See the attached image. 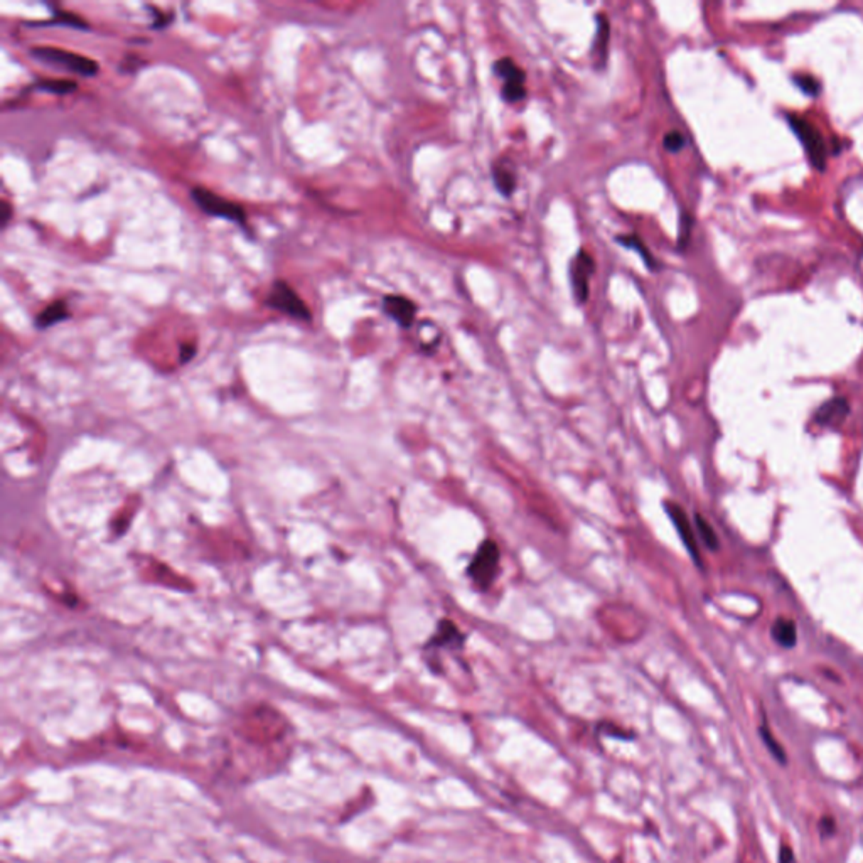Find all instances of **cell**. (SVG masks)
Masks as SVG:
<instances>
[{
  "label": "cell",
  "mask_w": 863,
  "mask_h": 863,
  "mask_svg": "<svg viewBox=\"0 0 863 863\" xmlns=\"http://www.w3.org/2000/svg\"><path fill=\"white\" fill-rule=\"evenodd\" d=\"M499 561L501 552L496 542L486 540L479 545L467 566V575L479 590H488L496 580L497 572H499Z\"/></svg>",
  "instance_id": "6da1fadb"
},
{
  "label": "cell",
  "mask_w": 863,
  "mask_h": 863,
  "mask_svg": "<svg viewBox=\"0 0 863 863\" xmlns=\"http://www.w3.org/2000/svg\"><path fill=\"white\" fill-rule=\"evenodd\" d=\"M191 197L199 209H203L206 214H211L214 218H225L228 221H233L236 225L247 228V213L240 204L228 201L225 197L214 194L206 187H192Z\"/></svg>",
  "instance_id": "7a4b0ae2"
},
{
  "label": "cell",
  "mask_w": 863,
  "mask_h": 863,
  "mask_svg": "<svg viewBox=\"0 0 863 863\" xmlns=\"http://www.w3.org/2000/svg\"><path fill=\"white\" fill-rule=\"evenodd\" d=\"M788 122L791 125L793 132L797 135V139L805 147L808 154L809 162L818 170L826 169V144H824L823 134L818 130L814 123L808 122L806 118L797 117V115H788Z\"/></svg>",
  "instance_id": "3957f363"
},
{
  "label": "cell",
  "mask_w": 863,
  "mask_h": 863,
  "mask_svg": "<svg viewBox=\"0 0 863 863\" xmlns=\"http://www.w3.org/2000/svg\"><path fill=\"white\" fill-rule=\"evenodd\" d=\"M31 56L37 61L58 64V66H63L64 70L81 76H94L98 73L97 61L87 58V56L71 53V51L58 49V47H32Z\"/></svg>",
  "instance_id": "277c9868"
},
{
  "label": "cell",
  "mask_w": 863,
  "mask_h": 863,
  "mask_svg": "<svg viewBox=\"0 0 863 863\" xmlns=\"http://www.w3.org/2000/svg\"><path fill=\"white\" fill-rule=\"evenodd\" d=\"M268 306L299 321H311L312 314L302 299L285 280H277L268 294Z\"/></svg>",
  "instance_id": "5b68a950"
},
{
  "label": "cell",
  "mask_w": 863,
  "mask_h": 863,
  "mask_svg": "<svg viewBox=\"0 0 863 863\" xmlns=\"http://www.w3.org/2000/svg\"><path fill=\"white\" fill-rule=\"evenodd\" d=\"M595 272V261L587 252L580 250L577 253L572 261V270H570V280H572V290L575 299L578 304L587 302L590 292V278Z\"/></svg>",
  "instance_id": "8992f818"
},
{
  "label": "cell",
  "mask_w": 863,
  "mask_h": 863,
  "mask_svg": "<svg viewBox=\"0 0 863 863\" xmlns=\"http://www.w3.org/2000/svg\"><path fill=\"white\" fill-rule=\"evenodd\" d=\"M666 513H668V516L671 518L673 525H675V528L678 530V535H680L681 542L683 545H685V548L688 550L691 558H693L697 564H700V552H698L697 538H695V530H693V526H691L686 513L681 509L680 504H676V502H666Z\"/></svg>",
  "instance_id": "52a82bcc"
},
{
  "label": "cell",
  "mask_w": 863,
  "mask_h": 863,
  "mask_svg": "<svg viewBox=\"0 0 863 863\" xmlns=\"http://www.w3.org/2000/svg\"><path fill=\"white\" fill-rule=\"evenodd\" d=\"M383 311L402 328H410L416 316V306L403 295H386L383 299Z\"/></svg>",
  "instance_id": "ba28073f"
},
{
  "label": "cell",
  "mask_w": 863,
  "mask_h": 863,
  "mask_svg": "<svg viewBox=\"0 0 863 863\" xmlns=\"http://www.w3.org/2000/svg\"><path fill=\"white\" fill-rule=\"evenodd\" d=\"M850 414V403L845 398L836 397L823 403L814 414V422L821 427H838L845 422Z\"/></svg>",
  "instance_id": "9c48e42d"
},
{
  "label": "cell",
  "mask_w": 863,
  "mask_h": 863,
  "mask_svg": "<svg viewBox=\"0 0 863 863\" xmlns=\"http://www.w3.org/2000/svg\"><path fill=\"white\" fill-rule=\"evenodd\" d=\"M464 641H466V638H464V634L457 629V626H455L454 622L444 619L439 622L435 634H433L430 641L427 642V650H432V647L462 650Z\"/></svg>",
  "instance_id": "30bf717a"
},
{
  "label": "cell",
  "mask_w": 863,
  "mask_h": 863,
  "mask_svg": "<svg viewBox=\"0 0 863 863\" xmlns=\"http://www.w3.org/2000/svg\"><path fill=\"white\" fill-rule=\"evenodd\" d=\"M771 636L774 641L779 644L781 647H786V650H791V647L796 646L797 642V629L796 624L791 619H786V617H779L774 624H772L771 629Z\"/></svg>",
  "instance_id": "8fae6325"
},
{
  "label": "cell",
  "mask_w": 863,
  "mask_h": 863,
  "mask_svg": "<svg viewBox=\"0 0 863 863\" xmlns=\"http://www.w3.org/2000/svg\"><path fill=\"white\" fill-rule=\"evenodd\" d=\"M68 317H70V312H68L66 304H64L63 300H56V302L49 304V306L36 317V325L39 329H46L58 324V322L68 319Z\"/></svg>",
  "instance_id": "7c38bea8"
},
{
  "label": "cell",
  "mask_w": 863,
  "mask_h": 863,
  "mask_svg": "<svg viewBox=\"0 0 863 863\" xmlns=\"http://www.w3.org/2000/svg\"><path fill=\"white\" fill-rule=\"evenodd\" d=\"M495 71H496V75L502 80V85L513 83V81H523V83L526 81L525 71H523L521 68H519L511 58H501L499 61H496Z\"/></svg>",
  "instance_id": "4fadbf2b"
},
{
  "label": "cell",
  "mask_w": 863,
  "mask_h": 863,
  "mask_svg": "<svg viewBox=\"0 0 863 863\" xmlns=\"http://www.w3.org/2000/svg\"><path fill=\"white\" fill-rule=\"evenodd\" d=\"M492 175H495V184L501 194H504V196L513 194L514 189H516L518 181H516V175H514V173L509 169L508 166L496 164L495 169H492Z\"/></svg>",
  "instance_id": "5bb4252c"
},
{
  "label": "cell",
  "mask_w": 863,
  "mask_h": 863,
  "mask_svg": "<svg viewBox=\"0 0 863 863\" xmlns=\"http://www.w3.org/2000/svg\"><path fill=\"white\" fill-rule=\"evenodd\" d=\"M609 23H607V17L604 14L597 15V34H595V42H594V56L597 58H607V44H609Z\"/></svg>",
  "instance_id": "9a60e30c"
},
{
  "label": "cell",
  "mask_w": 863,
  "mask_h": 863,
  "mask_svg": "<svg viewBox=\"0 0 863 863\" xmlns=\"http://www.w3.org/2000/svg\"><path fill=\"white\" fill-rule=\"evenodd\" d=\"M36 88L42 89V92L53 93V94H70L71 92H75V89L78 88V85L71 80H44V81H37Z\"/></svg>",
  "instance_id": "2e32d148"
},
{
  "label": "cell",
  "mask_w": 863,
  "mask_h": 863,
  "mask_svg": "<svg viewBox=\"0 0 863 863\" xmlns=\"http://www.w3.org/2000/svg\"><path fill=\"white\" fill-rule=\"evenodd\" d=\"M695 526H697V531L700 533V538H702V542L705 543V547L708 550H716V548H719V545H720L719 536H716L715 530L710 526V523H708L705 518L700 516V514H697V516H695Z\"/></svg>",
  "instance_id": "e0dca14e"
},
{
  "label": "cell",
  "mask_w": 863,
  "mask_h": 863,
  "mask_svg": "<svg viewBox=\"0 0 863 863\" xmlns=\"http://www.w3.org/2000/svg\"><path fill=\"white\" fill-rule=\"evenodd\" d=\"M759 733H761L764 744H766L767 749H769V752L772 754V757H774L779 764L788 762V757H786V750L783 749V745L777 744V740L774 738V735H772L771 728L767 727V725H761V727H759Z\"/></svg>",
  "instance_id": "ac0fdd59"
},
{
  "label": "cell",
  "mask_w": 863,
  "mask_h": 863,
  "mask_svg": "<svg viewBox=\"0 0 863 863\" xmlns=\"http://www.w3.org/2000/svg\"><path fill=\"white\" fill-rule=\"evenodd\" d=\"M617 242H619V243L622 244V247H628V248H631V250H636L638 253H641L642 260L646 261V265H647V267H650V268H654L656 261L651 259V253L647 252V248H646V247H644L642 240H639L638 236L626 235V236H617Z\"/></svg>",
  "instance_id": "d6986e66"
},
{
  "label": "cell",
  "mask_w": 863,
  "mask_h": 863,
  "mask_svg": "<svg viewBox=\"0 0 863 863\" xmlns=\"http://www.w3.org/2000/svg\"><path fill=\"white\" fill-rule=\"evenodd\" d=\"M56 19L46 20V23H39V25H51V24H64V25H70V27H76V29H88V24L85 23L81 17H78L76 14H71V12H56Z\"/></svg>",
  "instance_id": "ffe728a7"
},
{
  "label": "cell",
  "mask_w": 863,
  "mask_h": 863,
  "mask_svg": "<svg viewBox=\"0 0 863 863\" xmlns=\"http://www.w3.org/2000/svg\"><path fill=\"white\" fill-rule=\"evenodd\" d=\"M794 83L801 88L802 93L811 94V97H817V94L819 93V89H821L817 78H813V76H809V75H796L794 76Z\"/></svg>",
  "instance_id": "44dd1931"
},
{
  "label": "cell",
  "mask_w": 863,
  "mask_h": 863,
  "mask_svg": "<svg viewBox=\"0 0 863 863\" xmlns=\"http://www.w3.org/2000/svg\"><path fill=\"white\" fill-rule=\"evenodd\" d=\"M663 145L668 152H680V150L685 147V137H683L680 132H676V130L669 132V134L664 135Z\"/></svg>",
  "instance_id": "7402d4cb"
},
{
  "label": "cell",
  "mask_w": 863,
  "mask_h": 863,
  "mask_svg": "<svg viewBox=\"0 0 863 863\" xmlns=\"http://www.w3.org/2000/svg\"><path fill=\"white\" fill-rule=\"evenodd\" d=\"M11 218H12L11 204H8L7 201H2V204H0V225H2V228L7 226V223Z\"/></svg>",
  "instance_id": "603a6c76"
},
{
  "label": "cell",
  "mask_w": 863,
  "mask_h": 863,
  "mask_svg": "<svg viewBox=\"0 0 863 863\" xmlns=\"http://www.w3.org/2000/svg\"><path fill=\"white\" fill-rule=\"evenodd\" d=\"M154 12H156V14H154L156 15V20H154V24H152L154 29H164L166 25L173 20V15H166L164 12H159V11H154Z\"/></svg>",
  "instance_id": "cb8c5ba5"
},
{
  "label": "cell",
  "mask_w": 863,
  "mask_h": 863,
  "mask_svg": "<svg viewBox=\"0 0 863 863\" xmlns=\"http://www.w3.org/2000/svg\"><path fill=\"white\" fill-rule=\"evenodd\" d=\"M821 830H823V835H826V836L833 835V833H835V830H836L835 821H833L831 818H823L821 819Z\"/></svg>",
  "instance_id": "d4e9b609"
},
{
  "label": "cell",
  "mask_w": 863,
  "mask_h": 863,
  "mask_svg": "<svg viewBox=\"0 0 863 863\" xmlns=\"http://www.w3.org/2000/svg\"><path fill=\"white\" fill-rule=\"evenodd\" d=\"M779 863H796V860H794V855H793L791 848H789V847H783V848H781V853H779Z\"/></svg>",
  "instance_id": "484cf974"
},
{
  "label": "cell",
  "mask_w": 863,
  "mask_h": 863,
  "mask_svg": "<svg viewBox=\"0 0 863 863\" xmlns=\"http://www.w3.org/2000/svg\"><path fill=\"white\" fill-rule=\"evenodd\" d=\"M181 349H182V353H181V359H182V361H187V359H191L192 356H194L196 347L192 346V344H182Z\"/></svg>",
  "instance_id": "4316f807"
}]
</instances>
